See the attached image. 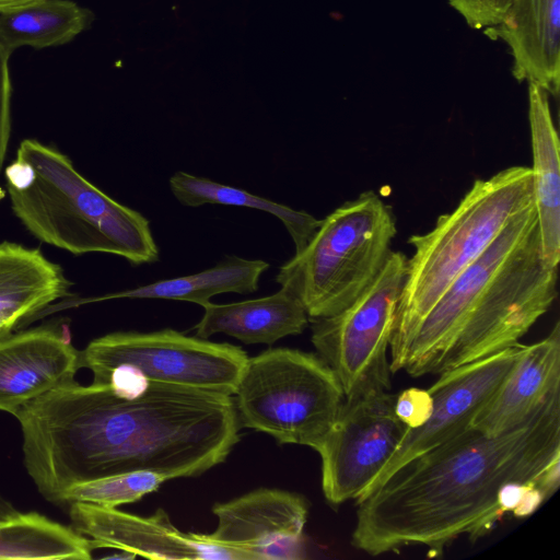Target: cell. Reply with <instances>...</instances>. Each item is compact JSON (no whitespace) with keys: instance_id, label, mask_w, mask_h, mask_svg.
I'll use <instances>...</instances> for the list:
<instances>
[{"instance_id":"obj_24","label":"cell","mask_w":560,"mask_h":560,"mask_svg":"<svg viewBox=\"0 0 560 560\" xmlns=\"http://www.w3.org/2000/svg\"><path fill=\"white\" fill-rule=\"evenodd\" d=\"M174 197L184 206L200 207L206 203L247 207L277 217L285 226L300 253L310 242L320 224V220L306 211L295 210L244 189L215 183L209 178L195 176L183 171L170 178Z\"/></svg>"},{"instance_id":"obj_4","label":"cell","mask_w":560,"mask_h":560,"mask_svg":"<svg viewBox=\"0 0 560 560\" xmlns=\"http://www.w3.org/2000/svg\"><path fill=\"white\" fill-rule=\"evenodd\" d=\"M534 202L530 167L512 166L477 179L456 208L433 229L409 237L389 348L392 373L404 370L409 342L447 287L498 237L516 213Z\"/></svg>"},{"instance_id":"obj_21","label":"cell","mask_w":560,"mask_h":560,"mask_svg":"<svg viewBox=\"0 0 560 560\" xmlns=\"http://www.w3.org/2000/svg\"><path fill=\"white\" fill-rule=\"evenodd\" d=\"M269 264L260 259L225 256L215 266L198 273L164 279L135 289L90 299V302L112 299H167L208 304L221 293L248 294L257 291L260 276Z\"/></svg>"},{"instance_id":"obj_29","label":"cell","mask_w":560,"mask_h":560,"mask_svg":"<svg viewBox=\"0 0 560 560\" xmlns=\"http://www.w3.org/2000/svg\"><path fill=\"white\" fill-rule=\"evenodd\" d=\"M18 513L13 504L0 494V520L12 517Z\"/></svg>"},{"instance_id":"obj_7","label":"cell","mask_w":560,"mask_h":560,"mask_svg":"<svg viewBox=\"0 0 560 560\" xmlns=\"http://www.w3.org/2000/svg\"><path fill=\"white\" fill-rule=\"evenodd\" d=\"M557 279L558 267L542 257L536 223L490 280L431 374L518 343L556 300Z\"/></svg>"},{"instance_id":"obj_28","label":"cell","mask_w":560,"mask_h":560,"mask_svg":"<svg viewBox=\"0 0 560 560\" xmlns=\"http://www.w3.org/2000/svg\"><path fill=\"white\" fill-rule=\"evenodd\" d=\"M10 56L0 45V171L5 160L11 131Z\"/></svg>"},{"instance_id":"obj_10","label":"cell","mask_w":560,"mask_h":560,"mask_svg":"<svg viewBox=\"0 0 560 560\" xmlns=\"http://www.w3.org/2000/svg\"><path fill=\"white\" fill-rule=\"evenodd\" d=\"M395 399L389 390L345 398L316 450L322 489L330 505L362 497L399 447L409 428L396 416Z\"/></svg>"},{"instance_id":"obj_17","label":"cell","mask_w":560,"mask_h":560,"mask_svg":"<svg viewBox=\"0 0 560 560\" xmlns=\"http://www.w3.org/2000/svg\"><path fill=\"white\" fill-rule=\"evenodd\" d=\"M560 389V324L544 339L524 345L499 388L472 421L489 435L506 432L528 420Z\"/></svg>"},{"instance_id":"obj_14","label":"cell","mask_w":560,"mask_h":560,"mask_svg":"<svg viewBox=\"0 0 560 560\" xmlns=\"http://www.w3.org/2000/svg\"><path fill=\"white\" fill-rule=\"evenodd\" d=\"M68 508L71 527L90 538L94 549L128 550L150 559L249 560L201 534L180 532L162 509L142 517L85 502H71Z\"/></svg>"},{"instance_id":"obj_6","label":"cell","mask_w":560,"mask_h":560,"mask_svg":"<svg viewBox=\"0 0 560 560\" xmlns=\"http://www.w3.org/2000/svg\"><path fill=\"white\" fill-rule=\"evenodd\" d=\"M234 396L240 428L315 451L345 400L337 376L317 353L290 348L248 358Z\"/></svg>"},{"instance_id":"obj_25","label":"cell","mask_w":560,"mask_h":560,"mask_svg":"<svg viewBox=\"0 0 560 560\" xmlns=\"http://www.w3.org/2000/svg\"><path fill=\"white\" fill-rule=\"evenodd\" d=\"M166 480L165 476L148 470L100 477L67 488L62 493L60 506H68L71 502H85L117 508L156 491Z\"/></svg>"},{"instance_id":"obj_15","label":"cell","mask_w":560,"mask_h":560,"mask_svg":"<svg viewBox=\"0 0 560 560\" xmlns=\"http://www.w3.org/2000/svg\"><path fill=\"white\" fill-rule=\"evenodd\" d=\"M79 355L52 326L1 335L0 411L15 416L30 401L74 380Z\"/></svg>"},{"instance_id":"obj_27","label":"cell","mask_w":560,"mask_h":560,"mask_svg":"<svg viewBox=\"0 0 560 560\" xmlns=\"http://www.w3.org/2000/svg\"><path fill=\"white\" fill-rule=\"evenodd\" d=\"M395 413L409 429L423 424L432 411L428 389L408 388L396 395Z\"/></svg>"},{"instance_id":"obj_11","label":"cell","mask_w":560,"mask_h":560,"mask_svg":"<svg viewBox=\"0 0 560 560\" xmlns=\"http://www.w3.org/2000/svg\"><path fill=\"white\" fill-rule=\"evenodd\" d=\"M523 348L524 345L518 342L438 374L439 378L428 388L432 398L430 417L423 424L408 430L397 451L365 493L413 456L471 427L478 412L517 361Z\"/></svg>"},{"instance_id":"obj_19","label":"cell","mask_w":560,"mask_h":560,"mask_svg":"<svg viewBox=\"0 0 560 560\" xmlns=\"http://www.w3.org/2000/svg\"><path fill=\"white\" fill-rule=\"evenodd\" d=\"M528 121L533 153V195L541 254L550 267L560 260L559 138L552 120L549 94L528 83Z\"/></svg>"},{"instance_id":"obj_13","label":"cell","mask_w":560,"mask_h":560,"mask_svg":"<svg viewBox=\"0 0 560 560\" xmlns=\"http://www.w3.org/2000/svg\"><path fill=\"white\" fill-rule=\"evenodd\" d=\"M536 223L533 202L512 217L491 245L447 287L413 334L404 371L412 377L431 374L490 280Z\"/></svg>"},{"instance_id":"obj_12","label":"cell","mask_w":560,"mask_h":560,"mask_svg":"<svg viewBox=\"0 0 560 560\" xmlns=\"http://www.w3.org/2000/svg\"><path fill=\"white\" fill-rule=\"evenodd\" d=\"M212 512L218 526L203 538L234 548L249 560L304 558L303 529L308 503L301 494L279 489H257L224 503Z\"/></svg>"},{"instance_id":"obj_26","label":"cell","mask_w":560,"mask_h":560,"mask_svg":"<svg viewBox=\"0 0 560 560\" xmlns=\"http://www.w3.org/2000/svg\"><path fill=\"white\" fill-rule=\"evenodd\" d=\"M512 0H447L474 30H485L495 25Z\"/></svg>"},{"instance_id":"obj_8","label":"cell","mask_w":560,"mask_h":560,"mask_svg":"<svg viewBox=\"0 0 560 560\" xmlns=\"http://www.w3.org/2000/svg\"><path fill=\"white\" fill-rule=\"evenodd\" d=\"M407 257L392 250L378 276L340 312L311 320L312 343L345 398L392 388L389 348Z\"/></svg>"},{"instance_id":"obj_20","label":"cell","mask_w":560,"mask_h":560,"mask_svg":"<svg viewBox=\"0 0 560 560\" xmlns=\"http://www.w3.org/2000/svg\"><path fill=\"white\" fill-rule=\"evenodd\" d=\"M202 307L203 316L195 329L203 339L222 332L244 343L272 345L303 332L310 322L300 300L285 288L269 296L230 304L209 302Z\"/></svg>"},{"instance_id":"obj_30","label":"cell","mask_w":560,"mask_h":560,"mask_svg":"<svg viewBox=\"0 0 560 560\" xmlns=\"http://www.w3.org/2000/svg\"><path fill=\"white\" fill-rule=\"evenodd\" d=\"M39 0H0V10L23 5Z\"/></svg>"},{"instance_id":"obj_31","label":"cell","mask_w":560,"mask_h":560,"mask_svg":"<svg viewBox=\"0 0 560 560\" xmlns=\"http://www.w3.org/2000/svg\"><path fill=\"white\" fill-rule=\"evenodd\" d=\"M119 552L117 553H113V555H108L106 557H104L105 559H122V560H131V559H135L137 557L136 553L131 552V551H128V550H121V549H117Z\"/></svg>"},{"instance_id":"obj_3","label":"cell","mask_w":560,"mask_h":560,"mask_svg":"<svg viewBox=\"0 0 560 560\" xmlns=\"http://www.w3.org/2000/svg\"><path fill=\"white\" fill-rule=\"evenodd\" d=\"M4 176L12 211L40 242L74 255L114 254L132 265L159 260L149 220L90 183L56 148L24 139Z\"/></svg>"},{"instance_id":"obj_32","label":"cell","mask_w":560,"mask_h":560,"mask_svg":"<svg viewBox=\"0 0 560 560\" xmlns=\"http://www.w3.org/2000/svg\"><path fill=\"white\" fill-rule=\"evenodd\" d=\"M5 197V190L0 186V200Z\"/></svg>"},{"instance_id":"obj_1","label":"cell","mask_w":560,"mask_h":560,"mask_svg":"<svg viewBox=\"0 0 560 560\" xmlns=\"http://www.w3.org/2000/svg\"><path fill=\"white\" fill-rule=\"evenodd\" d=\"M23 462L38 492L61 505L70 486L110 475L199 476L238 442L232 396L148 382L118 395L71 380L23 406Z\"/></svg>"},{"instance_id":"obj_9","label":"cell","mask_w":560,"mask_h":560,"mask_svg":"<svg viewBox=\"0 0 560 560\" xmlns=\"http://www.w3.org/2000/svg\"><path fill=\"white\" fill-rule=\"evenodd\" d=\"M247 360L241 347L173 329L110 332L93 339L79 355L80 368L93 376L124 366L150 382L230 396Z\"/></svg>"},{"instance_id":"obj_18","label":"cell","mask_w":560,"mask_h":560,"mask_svg":"<svg viewBox=\"0 0 560 560\" xmlns=\"http://www.w3.org/2000/svg\"><path fill=\"white\" fill-rule=\"evenodd\" d=\"M71 288L62 267L47 259L38 248L0 243L1 335L10 334L54 302L70 296Z\"/></svg>"},{"instance_id":"obj_16","label":"cell","mask_w":560,"mask_h":560,"mask_svg":"<svg viewBox=\"0 0 560 560\" xmlns=\"http://www.w3.org/2000/svg\"><path fill=\"white\" fill-rule=\"evenodd\" d=\"M483 33L509 46L518 82L537 84L558 97L560 0H512L501 20Z\"/></svg>"},{"instance_id":"obj_23","label":"cell","mask_w":560,"mask_h":560,"mask_svg":"<svg viewBox=\"0 0 560 560\" xmlns=\"http://www.w3.org/2000/svg\"><path fill=\"white\" fill-rule=\"evenodd\" d=\"M92 540L37 512L0 520V560H89Z\"/></svg>"},{"instance_id":"obj_5","label":"cell","mask_w":560,"mask_h":560,"mask_svg":"<svg viewBox=\"0 0 560 560\" xmlns=\"http://www.w3.org/2000/svg\"><path fill=\"white\" fill-rule=\"evenodd\" d=\"M396 233L392 209L374 191H363L320 220L276 281L300 300L310 319L334 315L372 284Z\"/></svg>"},{"instance_id":"obj_22","label":"cell","mask_w":560,"mask_h":560,"mask_svg":"<svg viewBox=\"0 0 560 560\" xmlns=\"http://www.w3.org/2000/svg\"><path fill=\"white\" fill-rule=\"evenodd\" d=\"M70 0H39L0 10V45L10 54L22 46L44 48L72 40L92 21Z\"/></svg>"},{"instance_id":"obj_2","label":"cell","mask_w":560,"mask_h":560,"mask_svg":"<svg viewBox=\"0 0 560 560\" xmlns=\"http://www.w3.org/2000/svg\"><path fill=\"white\" fill-rule=\"evenodd\" d=\"M560 456V389L522 424L497 435L469 427L417 455L355 500L351 545L371 556L424 547L440 556L455 539L475 540L504 513L509 483L536 481Z\"/></svg>"}]
</instances>
